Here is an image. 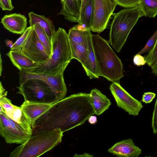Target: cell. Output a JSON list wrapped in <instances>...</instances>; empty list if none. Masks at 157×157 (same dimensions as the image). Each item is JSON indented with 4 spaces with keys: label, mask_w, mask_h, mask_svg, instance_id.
<instances>
[{
    "label": "cell",
    "mask_w": 157,
    "mask_h": 157,
    "mask_svg": "<svg viewBox=\"0 0 157 157\" xmlns=\"http://www.w3.org/2000/svg\"><path fill=\"white\" fill-rule=\"evenodd\" d=\"M40 41L50 58L52 54V40L49 37L44 30L38 25H33Z\"/></svg>",
    "instance_id": "obj_22"
},
{
    "label": "cell",
    "mask_w": 157,
    "mask_h": 157,
    "mask_svg": "<svg viewBox=\"0 0 157 157\" xmlns=\"http://www.w3.org/2000/svg\"><path fill=\"white\" fill-rule=\"evenodd\" d=\"M4 111L9 118L19 124L27 132L32 135L33 131L31 125L21 106L15 105L12 109L4 110Z\"/></svg>",
    "instance_id": "obj_19"
},
{
    "label": "cell",
    "mask_w": 157,
    "mask_h": 157,
    "mask_svg": "<svg viewBox=\"0 0 157 157\" xmlns=\"http://www.w3.org/2000/svg\"><path fill=\"white\" fill-rule=\"evenodd\" d=\"M8 92L6 91L3 87L1 82L0 83V98L3 97H6Z\"/></svg>",
    "instance_id": "obj_33"
},
{
    "label": "cell",
    "mask_w": 157,
    "mask_h": 157,
    "mask_svg": "<svg viewBox=\"0 0 157 157\" xmlns=\"http://www.w3.org/2000/svg\"><path fill=\"white\" fill-rule=\"evenodd\" d=\"M4 28L14 34H22L27 29V19L24 15L14 13L4 15L1 20Z\"/></svg>",
    "instance_id": "obj_12"
},
{
    "label": "cell",
    "mask_w": 157,
    "mask_h": 157,
    "mask_svg": "<svg viewBox=\"0 0 157 157\" xmlns=\"http://www.w3.org/2000/svg\"><path fill=\"white\" fill-rule=\"evenodd\" d=\"M0 6L3 11H11L14 8L11 0H0Z\"/></svg>",
    "instance_id": "obj_29"
},
{
    "label": "cell",
    "mask_w": 157,
    "mask_h": 157,
    "mask_svg": "<svg viewBox=\"0 0 157 157\" xmlns=\"http://www.w3.org/2000/svg\"><path fill=\"white\" fill-rule=\"evenodd\" d=\"M95 114L89 94L78 93L53 104L35 121L32 134L59 128L63 132L83 124Z\"/></svg>",
    "instance_id": "obj_1"
},
{
    "label": "cell",
    "mask_w": 157,
    "mask_h": 157,
    "mask_svg": "<svg viewBox=\"0 0 157 157\" xmlns=\"http://www.w3.org/2000/svg\"><path fill=\"white\" fill-rule=\"evenodd\" d=\"M30 26L38 25L45 31L49 37L52 40L56 31L53 22L43 15H38L32 11L28 13Z\"/></svg>",
    "instance_id": "obj_18"
},
{
    "label": "cell",
    "mask_w": 157,
    "mask_h": 157,
    "mask_svg": "<svg viewBox=\"0 0 157 157\" xmlns=\"http://www.w3.org/2000/svg\"><path fill=\"white\" fill-rule=\"evenodd\" d=\"M156 94L152 92L144 93L142 96V101L145 103L151 102L155 98Z\"/></svg>",
    "instance_id": "obj_31"
},
{
    "label": "cell",
    "mask_w": 157,
    "mask_h": 157,
    "mask_svg": "<svg viewBox=\"0 0 157 157\" xmlns=\"http://www.w3.org/2000/svg\"><path fill=\"white\" fill-rule=\"evenodd\" d=\"M0 134L7 144H22L25 143L31 135L19 124L9 118L0 105Z\"/></svg>",
    "instance_id": "obj_7"
},
{
    "label": "cell",
    "mask_w": 157,
    "mask_h": 157,
    "mask_svg": "<svg viewBox=\"0 0 157 157\" xmlns=\"http://www.w3.org/2000/svg\"><path fill=\"white\" fill-rule=\"evenodd\" d=\"M89 0H81V5L80 17L84 13Z\"/></svg>",
    "instance_id": "obj_32"
},
{
    "label": "cell",
    "mask_w": 157,
    "mask_h": 157,
    "mask_svg": "<svg viewBox=\"0 0 157 157\" xmlns=\"http://www.w3.org/2000/svg\"><path fill=\"white\" fill-rule=\"evenodd\" d=\"M33 27V26H30L27 28L25 32L14 43L12 48H10L11 50L20 51L21 50L28 36L32 30Z\"/></svg>",
    "instance_id": "obj_24"
},
{
    "label": "cell",
    "mask_w": 157,
    "mask_h": 157,
    "mask_svg": "<svg viewBox=\"0 0 157 157\" xmlns=\"http://www.w3.org/2000/svg\"><path fill=\"white\" fill-rule=\"evenodd\" d=\"M6 43V45L10 47V48H12L14 44L12 41L9 40H7Z\"/></svg>",
    "instance_id": "obj_36"
},
{
    "label": "cell",
    "mask_w": 157,
    "mask_h": 157,
    "mask_svg": "<svg viewBox=\"0 0 157 157\" xmlns=\"http://www.w3.org/2000/svg\"><path fill=\"white\" fill-rule=\"evenodd\" d=\"M144 57L149 66L151 67L157 60V39L153 48Z\"/></svg>",
    "instance_id": "obj_25"
},
{
    "label": "cell",
    "mask_w": 157,
    "mask_h": 157,
    "mask_svg": "<svg viewBox=\"0 0 157 157\" xmlns=\"http://www.w3.org/2000/svg\"><path fill=\"white\" fill-rule=\"evenodd\" d=\"M91 39L99 76L119 83L124 76L123 65L109 43L99 34H91Z\"/></svg>",
    "instance_id": "obj_3"
},
{
    "label": "cell",
    "mask_w": 157,
    "mask_h": 157,
    "mask_svg": "<svg viewBox=\"0 0 157 157\" xmlns=\"http://www.w3.org/2000/svg\"><path fill=\"white\" fill-rule=\"evenodd\" d=\"M133 62L135 65L138 66H143L146 63V61L144 57L138 53L134 56Z\"/></svg>",
    "instance_id": "obj_30"
},
{
    "label": "cell",
    "mask_w": 157,
    "mask_h": 157,
    "mask_svg": "<svg viewBox=\"0 0 157 157\" xmlns=\"http://www.w3.org/2000/svg\"><path fill=\"white\" fill-rule=\"evenodd\" d=\"M21 51L23 54L39 64L46 62L50 58L39 40L33 26Z\"/></svg>",
    "instance_id": "obj_10"
},
{
    "label": "cell",
    "mask_w": 157,
    "mask_h": 157,
    "mask_svg": "<svg viewBox=\"0 0 157 157\" xmlns=\"http://www.w3.org/2000/svg\"><path fill=\"white\" fill-rule=\"evenodd\" d=\"M72 59L78 61L82 64L86 61L88 56V44L70 42Z\"/></svg>",
    "instance_id": "obj_20"
},
{
    "label": "cell",
    "mask_w": 157,
    "mask_h": 157,
    "mask_svg": "<svg viewBox=\"0 0 157 157\" xmlns=\"http://www.w3.org/2000/svg\"><path fill=\"white\" fill-rule=\"evenodd\" d=\"M142 16L139 7L125 8L114 14L108 42L116 51L120 52L132 29Z\"/></svg>",
    "instance_id": "obj_5"
},
{
    "label": "cell",
    "mask_w": 157,
    "mask_h": 157,
    "mask_svg": "<svg viewBox=\"0 0 157 157\" xmlns=\"http://www.w3.org/2000/svg\"><path fill=\"white\" fill-rule=\"evenodd\" d=\"M152 127L154 134L157 133V98L156 100L152 119Z\"/></svg>",
    "instance_id": "obj_28"
},
{
    "label": "cell",
    "mask_w": 157,
    "mask_h": 157,
    "mask_svg": "<svg viewBox=\"0 0 157 157\" xmlns=\"http://www.w3.org/2000/svg\"><path fill=\"white\" fill-rule=\"evenodd\" d=\"M10 59L13 64L20 72L29 71L37 67L39 64L35 62L23 54L20 51H10L6 54Z\"/></svg>",
    "instance_id": "obj_15"
},
{
    "label": "cell",
    "mask_w": 157,
    "mask_h": 157,
    "mask_svg": "<svg viewBox=\"0 0 157 157\" xmlns=\"http://www.w3.org/2000/svg\"><path fill=\"white\" fill-rule=\"evenodd\" d=\"M157 39V30L153 36L148 40L144 48L137 53L142 55L144 53L149 52L154 46Z\"/></svg>",
    "instance_id": "obj_26"
},
{
    "label": "cell",
    "mask_w": 157,
    "mask_h": 157,
    "mask_svg": "<svg viewBox=\"0 0 157 157\" xmlns=\"http://www.w3.org/2000/svg\"><path fill=\"white\" fill-rule=\"evenodd\" d=\"M117 5L114 0H93L90 30L98 33L102 32Z\"/></svg>",
    "instance_id": "obj_8"
},
{
    "label": "cell",
    "mask_w": 157,
    "mask_h": 157,
    "mask_svg": "<svg viewBox=\"0 0 157 157\" xmlns=\"http://www.w3.org/2000/svg\"><path fill=\"white\" fill-rule=\"evenodd\" d=\"M117 5L125 8L139 7V0H114Z\"/></svg>",
    "instance_id": "obj_27"
},
{
    "label": "cell",
    "mask_w": 157,
    "mask_h": 157,
    "mask_svg": "<svg viewBox=\"0 0 157 157\" xmlns=\"http://www.w3.org/2000/svg\"><path fill=\"white\" fill-rule=\"evenodd\" d=\"M62 72L55 75L37 74L29 72L20 71L19 82L31 78L42 79L47 82L53 89L59 101L64 98L67 92V90Z\"/></svg>",
    "instance_id": "obj_11"
},
{
    "label": "cell",
    "mask_w": 157,
    "mask_h": 157,
    "mask_svg": "<svg viewBox=\"0 0 157 157\" xmlns=\"http://www.w3.org/2000/svg\"><path fill=\"white\" fill-rule=\"evenodd\" d=\"M139 7L144 16L155 18L157 16V0H139Z\"/></svg>",
    "instance_id": "obj_21"
},
{
    "label": "cell",
    "mask_w": 157,
    "mask_h": 157,
    "mask_svg": "<svg viewBox=\"0 0 157 157\" xmlns=\"http://www.w3.org/2000/svg\"><path fill=\"white\" fill-rule=\"evenodd\" d=\"M93 0H89L82 15L78 22L88 29L90 30L93 13Z\"/></svg>",
    "instance_id": "obj_23"
},
{
    "label": "cell",
    "mask_w": 157,
    "mask_h": 157,
    "mask_svg": "<svg viewBox=\"0 0 157 157\" xmlns=\"http://www.w3.org/2000/svg\"><path fill=\"white\" fill-rule=\"evenodd\" d=\"M89 94L91 103L97 115L102 114L111 104L110 100L96 88L91 90Z\"/></svg>",
    "instance_id": "obj_16"
},
{
    "label": "cell",
    "mask_w": 157,
    "mask_h": 157,
    "mask_svg": "<svg viewBox=\"0 0 157 157\" xmlns=\"http://www.w3.org/2000/svg\"><path fill=\"white\" fill-rule=\"evenodd\" d=\"M17 88V93L23 95L25 102L53 104L58 101L53 89L40 79H27L19 83Z\"/></svg>",
    "instance_id": "obj_6"
},
{
    "label": "cell",
    "mask_w": 157,
    "mask_h": 157,
    "mask_svg": "<svg viewBox=\"0 0 157 157\" xmlns=\"http://www.w3.org/2000/svg\"><path fill=\"white\" fill-rule=\"evenodd\" d=\"M52 40V54L51 57L28 72L52 75L64 72L72 59L68 34L64 29L59 27Z\"/></svg>",
    "instance_id": "obj_2"
},
{
    "label": "cell",
    "mask_w": 157,
    "mask_h": 157,
    "mask_svg": "<svg viewBox=\"0 0 157 157\" xmlns=\"http://www.w3.org/2000/svg\"><path fill=\"white\" fill-rule=\"evenodd\" d=\"M88 120L89 123L92 124H95L97 122V117L93 115L90 116Z\"/></svg>",
    "instance_id": "obj_34"
},
{
    "label": "cell",
    "mask_w": 157,
    "mask_h": 157,
    "mask_svg": "<svg viewBox=\"0 0 157 157\" xmlns=\"http://www.w3.org/2000/svg\"><path fill=\"white\" fill-rule=\"evenodd\" d=\"M53 104L29 103L24 102L21 107L25 115L33 126L36 120L49 109Z\"/></svg>",
    "instance_id": "obj_14"
},
{
    "label": "cell",
    "mask_w": 157,
    "mask_h": 157,
    "mask_svg": "<svg viewBox=\"0 0 157 157\" xmlns=\"http://www.w3.org/2000/svg\"><path fill=\"white\" fill-rule=\"evenodd\" d=\"M0 54V75H1L2 72V61L1 59V56Z\"/></svg>",
    "instance_id": "obj_37"
},
{
    "label": "cell",
    "mask_w": 157,
    "mask_h": 157,
    "mask_svg": "<svg viewBox=\"0 0 157 157\" xmlns=\"http://www.w3.org/2000/svg\"><path fill=\"white\" fill-rule=\"evenodd\" d=\"M152 73L155 75H157V60L151 66Z\"/></svg>",
    "instance_id": "obj_35"
},
{
    "label": "cell",
    "mask_w": 157,
    "mask_h": 157,
    "mask_svg": "<svg viewBox=\"0 0 157 157\" xmlns=\"http://www.w3.org/2000/svg\"><path fill=\"white\" fill-rule=\"evenodd\" d=\"M63 133L60 128H57L32 135L25 143L10 153V157H39L60 144Z\"/></svg>",
    "instance_id": "obj_4"
},
{
    "label": "cell",
    "mask_w": 157,
    "mask_h": 157,
    "mask_svg": "<svg viewBox=\"0 0 157 157\" xmlns=\"http://www.w3.org/2000/svg\"><path fill=\"white\" fill-rule=\"evenodd\" d=\"M91 34L90 33L88 36V56L86 62L82 64L86 74L90 79L98 78L96 61L92 45Z\"/></svg>",
    "instance_id": "obj_17"
},
{
    "label": "cell",
    "mask_w": 157,
    "mask_h": 157,
    "mask_svg": "<svg viewBox=\"0 0 157 157\" xmlns=\"http://www.w3.org/2000/svg\"><path fill=\"white\" fill-rule=\"evenodd\" d=\"M108 151L117 156L124 157H138L142 153L141 149L135 145L131 138L116 143Z\"/></svg>",
    "instance_id": "obj_13"
},
{
    "label": "cell",
    "mask_w": 157,
    "mask_h": 157,
    "mask_svg": "<svg viewBox=\"0 0 157 157\" xmlns=\"http://www.w3.org/2000/svg\"><path fill=\"white\" fill-rule=\"evenodd\" d=\"M109 89L118 107L130 115L135 116L139 114L143 107L140 101L132 96L119 82H113Z\"/></svg>",
    "instance_id": "obj_9"
}]
</instances>
